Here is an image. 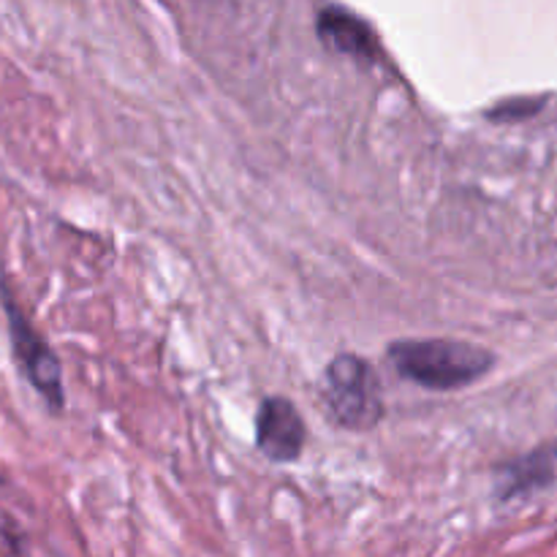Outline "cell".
Segmentation results:
<instances>
[{"instance_id": "7a4b0ae2", "label": "cell", "mask_w": 557, "mask_h": 557, "mask_svg": "<svg viewBox=\"0 0 557 557\" xmlns=\"http://www.w3.org/2000/svg\"><path fill=\"white\" fill-rule=\"evenodd\" d=\"M321 400L332 422L346 430H373L384 417V395L373 364L357 354H341L324 370Z\"/></svg>"}, {"instance_id": "5b68a950", "label": "cell", "mask_w": 557, "mask_h": 557, "mask_svg": "<svg viewBox=\"0 0 557 557\" xmlns=\"http://www.w3.org/2000/svg\"><path fill=\"white\" fill-rule=\"evenodd\" d=\"M315 30H319V38L332 52L346 54V58L359 60V63H373L375 54H379L373 27L354 11L343 9V5H326L324 11H319Z\"/></svg>"}, {"instance_id": "6da1fadb", "label": "cell", "mask_w": 557, "mask_h": 557, "mask_svg": "<svg viewBox=\"0 0 557 557\" xmlns=\"http://www.w3.org/2000/svg\"><path fill=\"white\" fill-rule=\"evenodd\" d=\"M389 359L403 379L433 392L471 386L493 370L495 357L482 346L460 341H400L389 346Z\"/></svg>"}, {"instance_id": "8992f818", "label": "cell", "mask_w": 557, "mask_h": 557, "mask_svg": "<svg viewBox=\"0 0 557 557\" xmlns=\"http://www.w3.org/2000/svg\"><path fill=\"white\" fill-rule=\"evenodd\" d=\"M555 449H539L533 451V455L509 462V466H500V498H517V495H528L533 493V490L547 487L555 479Z\"/></svg>"}, {"instance_id": "3957f363", "label": "cell", "mask_w": 557, "mask_h": 557, "mask_svg": "<svg viewBox=\"0 0 557 557\" xmlns=\"http://www.w3.org/2000/svg\"><path fill=\"white\" fill-rule=\"evenodd\" d=\"M3 308L9 315V335H11V348H14L16 364H20L22 375L30 381L33 389L44 397L52 411H63L65 406V392H63V370H60L58 357L52 354V348L44 343V337L38 335L30 326V321L25 319V313L20 310V305L11 299V294L3 288Z\"/></svg>"}, {"instance_id": "277c9868", "label": "cell", "mask_w": 557, "mask_h": 557, "mask_svg": "<svg viewBox=\"0 0 557 557\" xmlns=\"http://www.w3.org/2000/svg\"><path fill=\"white\" fill-rule=\"evenodd\" d=\"M256 446L272 462H292L305 449V422L288 397H267L256 413Z\"/></svg>"}]
</instances>
